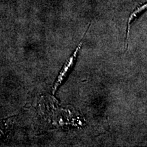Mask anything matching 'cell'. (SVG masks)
Returning a JSON list of instances; mask_svg holds the SVG:
<instances>
[{
	"mask_svg": "<svg viewBox=\"0 0 147 147\" xmlns=\"http://www.w3.org/2000/svg\"><path fill=\"white\" fill-rule=\"evenodd\" d=\"M147 5L145 3V4L141 5V6L138 7V8L134 10L131 13V15H130L129 18L128 19L127 22V34H126V39H125V47L126 49H127V46H128V38H129V32H130V28H131V23L133 22L134 20L138 16L139 14H140L143 11H144L146 9Z\"/></svg>",
	"mask_w": 147,
	"mask_h": 147,
	"instance_id": "2",
	"label": "cell"
},
{
	"mask_svg": "<svg viewBox=\"0 0 147 147\" xmlns=\"http://www.w3.org/2000/svg\"><path fill=\"white\" fill-rule=\"evenodd\" d=\"M10 119V118L5 119L0 121V139L5 134V132L6 131V126L8 125V123L9 122Z\"/></svg>",
	"mask_w": 147,
	"mask_h": 147,
	"instance_id": "3",
	"label": "cell"
},
{
	"mask_svg": "<svg viewBox=\"0 0 147 147\" xmlns=\"http://www.w3.org/2000/svg\"><path fill=\"white\" fill-rule=\"evenodd\" d=\"M84 38V36L83 37V38L80 40V42L78 44V46H77L75 51H74V53H72V55H71L65 62L61 70L59 71V74L58 76L57 77L56 80H55V83L53 84L52 88V92L53 95L55 94V93L57 91V90L60 87V86L63 84V82L64 81H65V80L67 78V76L69 75V72H70L71 69H72V67L74 66L75 63H76V61L77 57H78V55L79 54V53H80V49H81L82 44H83Z\"/></svg>",
	"mask_w": 147,
	"mask_h": 147,
	"instance_id": "1",
	"label": "cell"
}]
</instances>
